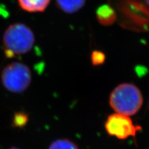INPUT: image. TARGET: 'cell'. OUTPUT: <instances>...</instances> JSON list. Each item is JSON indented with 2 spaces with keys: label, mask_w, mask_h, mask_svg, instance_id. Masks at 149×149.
<instances>
[{
  "label": "cell",
  "mask_w": 149,
  "mask_h": 149,
  "mask_svg": "<svg viewBox=\"0 0 149 149\" xmlns=\"http://www.w3.org/2000/svg\"><path fill=\"white\" fill-rule=\"evenodd\" d=\"M143 104V97L139 88L130 83L116 86L109 96V104L118 113L132 116L138 113Z\"/></svg>",
  "instance_id": "cell-1"
},
{
  "label": "cell",
  "mask_w": 149,
  "mask_h": 149,
  "mask_svg": "<svg viewBox=\"0 0 149 149\" xmlns=\"http://www.w3.org/2000/svg\"><path fill=\"white\" fill-rule=\"evenodd\" d=\"M3 45L5 55L9 58L29 52L35 42L34 33L26 25L16 23L9 26L4 32Z\"/></svg>",
  "instance_id": "cell-2"
},
{
  "label": "cell",
  "mask_w": 149,
  "mask_h": 149,
  "mask_svg": "<svg viewBox=\"0 0 149 149\" xmlns=\"http://www.w3.org/2000/svg\"><path fill=\"white\" fill-rule=\"evenodd\" d=\"M1 81L8 91L21 93L29 86L31 81V72L27 65L15 62L4 68L1 72Z\"/></svg>",
  "instance_id": "cell-3"
},
{
  "label": "cell",
  "mask_w": 149,
  "mask_h": 149,
  "mask_svg": "<svg viewBox=\"0 0 149 149\" xmlns=\"http://www.w3.org/2000/svg\"><path fill=\"white\" fill-rule=\"evenodd\" d=\"M104 127L109 136L120 140L136 137V133L142 130L140 125L134 124L128 116L119 113L109 115L105 121Z\"/></svg>",
  "instance_id": "cell-4"
},
{
  "label": "cell",
  "mask_w": 149,
  "mask_h": 149,
  "mask_svg": "<svg viewBox=\"0 0 149 149\" xmlns=\"http://www.w3.org/2000/svg\"><path fill=\"white\" fill-rule=\"evenodd\" d=\"M97 19L102 26H109L113 24L116 19L114 9L108 4H103L97 9Z\"/></svg>",
  "instance_id": "cell-5"
},
{
  "label": "cell",
  "mask_w": 149,
  "mask_h": 149,
  "mask_svg": "<svg viewBox=\"0 0 149 149\" xmlns=\"http://www.w3.org/2000/svg\"><path fill=\"white\" fill-rule=\"evenodd\" d=\"M50 0H18L20 7L30 13L43 12L47 8Z\"/></svg>",
  "instance_id": "cell-6"
},
{
  "label": "cell",
  "mask_w": 149,
  "mask_h": 149,
  "mask_svg": "<svg viewBox=\"0 0 149 149\" xmlns=\"http://www.w3.org/2000/svg\"><path fill=\"white\" fill-rule=\"evenodd\" d=\"M59 9L68 14L76 13L85 5L86 0H55Z\"/></svg>",
  "instance_id": "cell-7"
},
{
  "label": "cell",
  "mask_w": 149,
  "mask_h": 149,
  "mask_svg": "<svg viewBox=\"0 0 149 149\" xmlns=\"http://www.w3.org/2000/svg\"><path fill=\"white\" fill-rule=\"evenodd\" d=\"M49 149H78V146L68 139H58L50 146Z\"/></svg>",
  "instance_id": "cell-8"
},
{
  "label": "cell",
  "mask_w": 149,
  "mask_h": 149,
  "mask_svg": "<svg viewBox=\"0 0 149 149\" xmlns=\"http://www.w3.org/2000/svg\"><path fill=\"white\" fill-rule=\"evenodd\" d=\"M29 120V115L24 112H17L14 115L13 125L15 127L21 128L24 127Z\"/></svg>",
  "instance_id": "cell-9"
},
{
  "label": "cell",
  "mask_w": 149,
  "mask_h": 149,
  "mask_svg": "<svg viewBox=\"0 0 149 149\" xmlns=\"http://www.w3.org/2000/svg\"><path fill=\"white\" fill-rule=\"evenodd\" d=\"M105 54L101 51L94 50L91 53V60L92 64L94 66H98V65L103 64L105 62Z\"/></svg>",
  "instance_id": "cell-10"
},
{
  "label": "cell",
  "mask_w": 149,
  "mask_h": 149,
  "mask_svg": "<svg viewBox=\"0 0 149 149\" xmlns=\"http://www.w3.org/2000/svg\"><path fill=\"white\" fill-rule=\"evenodd\" d=\"M144 1H145L146 3L149 6V0H144Z\"/></svg>",
  "instance_id": "cell-11"
},
{
  "label": "cell",
  "mask_w": 149,
  "mask_h": 149,
  "mask_svg": "<svg viewBox=\"0 0 149 149\" xmlns=\"http://www.w3.org/2000/svg\"><path fill=\"white\" fill-rule=\"evenodd\" d=\"M10 149H18V148H15V147H12V148H11Z\"/></svg>",
  "instance_id": "cell-12"
}]
</instances>
